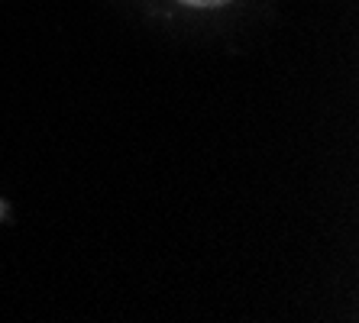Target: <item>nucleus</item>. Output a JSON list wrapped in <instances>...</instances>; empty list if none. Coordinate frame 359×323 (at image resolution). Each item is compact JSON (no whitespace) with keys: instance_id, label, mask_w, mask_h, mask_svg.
<instances>
[{"instance_id":"f257e3e1","label":"nucleus","mask_w":359,"mask_h":323,"mask_svg":"<svg viewBox=\"0 0 359 323\" xmlns=\"http://www.w3.org/2000/svg\"><path fill=\"white\" fill-rule=\"evenodd\" d=\"M182 7H191V10H220L226 4H233V0H178Z\"/></svg>"}]
</instances>
